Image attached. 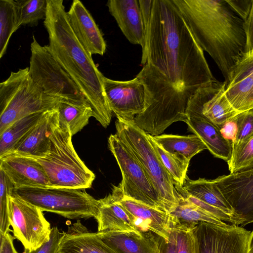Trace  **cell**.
<instances>
[{"mask_svg":"<svg viewBox=\"0 0 253 253\" xmlns=\"http://www.w3.org/2000/svg\"><path fill=\"white\" fill-rule=\"evenodd\" d=\"M142 50L143 66L136 77L145 87V109L134 121L159 135L174 122L185 123L191 97L217 80L173 0H153Z\"/></svg>","mask_w":253,"mask_h":253,"instance_id":"cell-1","label":"cell"},{"mask_svg":"<svg viewBox=\"0 0 253 253\" xmlns=\"http://www.w3.org/2000/svg\"><path fill=\"white\" fill-rule=\"evenodd\" d=\"M193 37L225 81L245 53L244 21L227 0H173Z\"/></svg>","mask_w":253,"mask_h":253,"instance_id":"cell-2","label":"cell"},{"mask_svg":"<svg viewBox=\"0 0 253 253\" xmlns=\"http://www.w3.org/2000/svg\"><path fill=\"white\" fill-rule=\"evenodd\" d=\"M43 21L48 34L47 47L76 83L90 105L94 117L105 128L112 112L105 94L103 79L91 55L77 38L69 23L63 0H47Z\"/></svg>","mask_w":253,"mask_h":253,"instance_id":"cell-3","label":"cell"},{"mask_svg":"<svg viewBox=\"0 0 253 253\" xmlns=\"http://www.w3.org/2000/svg\"><path fill=\"white\" fill-rule=\"evenodd\" d=\"M72 137L69 127L58 121L51 134L48 154L34 159L44 169L50 187L84 190L91 186L95 178L76 153Z\"/></svg>","mask_w":253,"mask_h":253,"instance_id":"cell-4","label":"cell"},{"mask_svg":"<svg viewBox=\"0 0 253 253\" xmlns=\"http://www.w3.org/2000/svg\"><path fill=\"white\" fill-rule=\"evenodd\" d=\"M58 98L46 94L31 78L29 67L11 72L0 84V134L16 121L57 110Z\"/></svg>","mask_w":253,"mask_h":253,"instance_id":"cell-5","label":"cell"},{"mask_svg":"<svg viewBox=\"0 0 253 253\" xmlns=\"http://www.w3.org/2000/svg\"><path fill=\"white\" fill-rule=\"evenodd\" d=\"M116 134L130 149L144 168L159 194L167 211L170 213L178 205L179 194L173 179L153 146L149 134L133 120L118 119Z\"/></svg>","mask_w":253,"mask_h":253,"instance_id":"cell-6","label":"cell"},{"mask_svg":"<svg viewBox=\"0 0 253 253\" xmlns=\"http://www.w3.org/2000/svg\"><path fill=\"white\" fill-rule=\"evenodd\" d=\"M12 194L38 207L70 219H88L97 213L98 200L82 189L55 187H20Z\"/></svg>","mask_w":253,"mask_h":253,"instance_id":"cell-7","label":"cell"},{"mask_svg":"<svg viewBox=\"0 0 253 253\" xmlns=\"http://www.w3.org/2000/svg\"><path fill=\"white\" fill-rule=\"evenodd\" d=\"M108 145L122 174L118 186L123 194L167 212L148 174L130 149L116 134L110 135Z\"/></svg>","mask_w":253,"mask_h":253,"instance_id":"cell-8","label":"cell"},{"mask_svg":"<svg viewBox=\"0 0 253 253\" xmlns=\"http://www.w3.org/2000/svg\"><path fill=\"white\" fill-rule=\"evenodd\" d=\"M30 76L44 92L58 98L87 101L76 83L50 52L33 36Z\"/></svg>","mask_w":253,"mask_h":253,"instance_id":"cell-9","label":"cell"},{"mask_svg":"<svg viewBox=\"0 0 253 253\" xmlns=\"http://www.w3.org/2000/svg\"><path fill=\"white\" fill-rule=\"evenodd\" d=\"M41 209L13 194L10 196L9 219L15 238L24 250H36L50 239V224Z\"/></svg>","mask_w":253,"mask_h":253,"instance_id":"cell-10","label":"cell"},{"mask_svg":"<svg viewBox=\"0 0 253 253\" xmlns=\"http://www.w3.org/2000/svg\"><path fill=\"white\" fill-rule=\"evenodd\" d=\"M193 231L198 253H248L251 231L241 226L203 222L197 224Z\"/></svg>","mask_w":253,"mask_h":253,"instance_id":"cell-11","label":"cell"},{"mask_svg":"<svg viewBox=\"0 0 253 253\" xmlns=\"http://www.w3.org/2000/svg\"><path fill=\"white\" fill-rule=\"evenodd\" d=\"M103 88L112 113L117 119L133 120L145 109L146 90L137 77L126 81H119L104 77Z\"/></svg>","mask_w":253,"mask_h":253,"instance_id":"cell-12","label":"cell"},{"mask_svg":"<svg viewBox=\"0 0 253 253\" xmlns=\"http://www.w3.org/2000/svg\"><path fill=\"white\" fill-rule=\"evenodd\" d=\"M233 209L241 226L253 222V169L212 179Z\"/></svg>","mask_w":253,"mask_h":253,"instance_id":"cell-13","label":"cell"},{"mask_svg":"<svg viewBox=\"0 0 253 253\" xmlns=\"http://www.w3.org/2000/svg\"><path fill=\"white\" fill-rule=\"evenodd\" d=\"M111 194L127 211L139 232H152L167 240L169 239L171 229L175 225L174 218L170 213L125 196L118 186H113Z\"/></svg>","mask_w":253,"mask_h":253,"instance_id":"cell-14","label":"cell"},{"mask_svg":"<svg viewBox=\"0 0 253 253\" xmlns=\"http://www.w3.org/2000/svg\"><path fill=\"white\" fill-rule=\"evenodd\" d=\"M225 83L216 81L200 87L188 103L220 128L239 113L231 105L225 94Z\"/></svg>","mask_w":253,"mask_h":253,"instance_id":"cell-15","label":"cell"},{"mask_svg":"<svg viewBox=\"0 0 253 253\" xmlns=\"http://www.w3.org/2000/svg\"><path fill=\"white\" fill-rule=\"evenodd\" d=\"M0 169L10 180L14 188L49 187L44 169L36 160L18 155L6 154L0 158Z\"/></svg>","mask_w":253,"mask_h":253,"instance_id":"cell-16","label":"cell"},{"mask_svg":"<svg viewBox=\"0 0 253 253\" xmlns=\"http://www.w3.org/2000/svg\"><path fill=\"white\" fill-rule=\"evenodd\" d=\"M70 25L81 43L91 55H103L106 43L94 19L84 4L74 0L67 12Z\"/></svg>","mask_w":253,"mask_h":253,"instance_id":"cell-17","label":"cell"},{"mask_svg":"<svg viewBox=\"0 0 253 253\" xmlns=\"http://www.w3.org/2000/svg\"><path fill=\"white\" fill-rule=\"evenodd\" d=\"M186 116L188 130L199 137L215 157L227 162L232 154V143L222 136L219 128L190 103Z\"/></svg>","mask_w":253,"mask_h":253,"instance_id":"cell-18","label":"cell"},{"mask_svg":"<svg viewBox=\"0 0 253 253\" xmlns=\"http://www.w3.org/2000/svg\"><path fill=\"white\" fill-rule=\"evenodd\" d=\"M58 123L57 110L45 112L38 123L6 154L33 159L45 157L50 148L51 132Z\"/></svg>","mask_w":253,"mask_h":253,"instance_id":"cell-19","label":"cell"},{"mask_svg":"<svg viewBox=\"0 0 253 253\" xmlns=\"http://www.w3.org/2000/svg\"><path fill=\"white\" fill-rule=\"evenodd\" d=\"M106 5L120 29L131 43L144 48L146 28L137 0H109Z\"/></svg>","mask_w":253,"mask_h":253,"instance_id":"cell-20","label":"cell"},{"mask_svg":"<svg viewBox=\"0 0 253 253\" xmlns=\"http://www.w3.org/2000/svg\"><path fill=\"white\" fill-rule=\"evenodd\" d=\"M100 239L116 253H159V236L152 232H97Z\"/></svg>","mask_w":253,"mask_h":253,"instance_id":"cell-21","label":"cell"},{"mask_svg":"<svg viewBox=\"0 0 253 253\" xmlns=\"http://www.w3.org/2000/svg\"><path fill=\"white\" fill-rule=\"evenodd\" d=\"M58 253H116L78 220L63 232Z\"/></svg>","mask_w":253,"mask_h":253,"instance_id":"cell-22","label":"cell"},{"mask_svg":"<svg viewBox=\"0 0 253 253\" xmlns=\"http://www.w3.org/2000/svg\"><path fill=\"white\" fill-rule=\"evenodd\" d=\"M98 210L94 217L98 224L97 232L134 231L139 232L127 211L109 194L98 200Z\"/></svg>","mask_w":253,"mask_h":253,"instance_id":"cell-23","label":"cell"},{"mask_svg":"<svg viewBox=\"0 0 253 253\" xmlns=\"http://www.w3.org/2000/svg\"><path fill=\"white\" fill-rule=\"evenodd\" d=\"M182 188L188 194L231 215L239 225L233 209L212 179L199 178L191 180L187 176Z\"/></svg>","mask_w":253,"mask_h":253,"instance_id":"cell-24","label":"cell"},{"mask_svg":"<svg viewBox=\"0 0 253 253\" xmlns=\"http://www.w3.org/2000/svg\"><path fill=\"white\" fill-rule=\"evenodd\" d=\"M57 110L59 122L69 127L72 136L87 125L93 116L87 101L58 98Z\"/></svg>","mask_w":253,"mask_h":253,"instance_id":"cell-25","label":"cell"},{"mask_svg":"<svg viewBox=\"0 0 253 253\" xmlns=\"http://www.w3.org/2000/svg\"><path fill=\"white\" fill-rule=\"evenodd\" d=\"M152 137L166 151L179 154L190 161L195 155L207 149L204 142L195 134H162Z\"/></svg>","mask_w":253,"mask_h":253,"instance_id":"cell-26","label":"cell"},{"mask_svg":"<svg viewBox=\"0 0 253 253\" xmlns=\"http://www.w3.org/2000/svg\"><path fill=\"white\" fill-rule=\"evenodd\" d=\"M170 213L174 218V225L191 229L203 222L222 226L228 225L198 207L180 194L178 205Z\"/></svg>","mask_w":253,"mask_h":253,"instance_id":"cell-27","label":"cell"},{"mask_svg":"<svg viewBox=\"0 0 253 253\" xmlns=\"http://www.w3.org/2000/svg\"><path fill=\"white\" fill-rule=\"evenodd\" d=\"M45 112L33 114L19 119L0 134V158L14 148L38 123Z\"/></svg>","mask_w":253,"mask_h":253,"instance_id":"cell-28","label":"cell"},{"mask_svg":"<svg viewBox=\"0 0 253 253\" xmlns=\"http://www.w3.org/2000/svg\"><path fill=\"white\" fill-rule=\"evenodd\" d=\"M225 94L239 113L253 111V73L225 88Z\"/></svg>","mask_w":253,"mask_h":253,"instance_id":"cell-29","label":"cell"},{"mask_svg":"<svg viewBox=\"0 0 253 253\" xmlns=\"http://www.w3.org/2000/svg\"><path fill=\"white\" fill-rule=\"evenodd\" d=\"M20 28L15 0H0V58L5 53L12 35Z\"/></svg>","mask_w":253,"mask_h":253,"instance_id":"cell-30","label":"cell"},{"mask_svg":"<svg viewBox=\"0 0 253 253\" xmlns=\"http://www.w3.org/2000/svg\"><path fill=\"white\" fill-rule=\"evenodd\" d=\"M151 142L162 163L172 176L174 185L182 187L186 178L190 160L178 154L168 152L162 148L149 134Z\"/></svg>","mask_w":253,"mask_h":253,"instance_id":"cell-31","label":"cell"},{"mask_svg":"<svg viewBox=\"0 0 253 253\" xmlns=\"http://www.w3.org/2000/svg\"><path fill=\"white\" fill-rule=\"evenodd\" d=\"M19 26H36L45 18L47 0H15Z\"/></svg>","mask_w":253,"mask_h":253,"instance_id":"cell-32","label":"cell"},{"mask_svg":"<svg viewBox=\"0 0 253 253\" xmlns=\"http://www.w3.org/2000/svg\"><path fill=\"white\" fill-rule=\"evenodd\" d=\"M227 164L230 173L253 169V136L232 146Z\"/></svg>","mask_w":253,"mask_h":253,"instance_id":"cell-33","label":"cell"},{"mask_svg":"<svg viewBox=\"0 0 253 253\" xmlns=\"http://www.w3.org/2000/svg\"><path fill=\"white\" fill-rule=\"evenodd\" d=\"M14 185L5 174L0 169V237L10 231L9 219V201Z\"/></svg>","mask_w":253,"mask_h":253,"instance_id":"cell-34","label":"cell"},{"mask_svg":"<svg viewBox=\"0 0 253 253\" xmlns=\"http://www.w3.org/2000/svg\"><path fill=\"white\" fill-rule=\"evenodd\" d=\"M253 73V50L246 52L237 63L227 80L225 81V88L246 76Z\"/></svg>","mask_w":253,"mask_h":253,"instance_id":"cell-35","label":"cell"},{"mask_svg":"<svg viewBox=\"0 0 253 253\" xmlns=\"http://www.w3.org/2000/svg\"><path fill=\"white\" fill-rule=\"evenodd\" d=\"M178 193L202 210L222 221H227L233 224L239 225L238 221L231 215L213 206L208 204L185 192L182 187L175 185Z\"/></svg>","mask_w":253,"mask_h":253,"instance_id":"cell-36","label":"cell"},{"mask_svg":"<svg viewBox=\"0 0 253 253\" xmlns=\"http://www.w3.org/2000/svg\"><path fill=\"white\" fill-rule=\"evenodd\" d=\"M238 130L232 146L237 145L253 136V111L239 113L237 115Z\"/></svg>","mask_w":253,"mask_h":253,"instance_id":"cell-37","label":"cell"},{"mask_svg":"<svg viewBox=\"0 0 253 253\" xmlns=\"http://www.w3.org/2000/svg\"><path fill=\"white\" fill-rule=\"evenodd\" d=\"M61 233L57 226L51 228L50 239L36 250H24L23 253H58L59 244L62 238Z\"/></svg>","mask_w":253,"mask_h":253,"instance_id":"cell-38","label":"cell"},{"mask_svg":"<svg viewBox=\"0 0 253 253\" xmlns=\"http://www.w3.org/2000/svg\"><path fill=\"white\" fill-rule=\"evenodd\" d=\"M244 21L246 35V53L253 50V0L249 14Z\"/></svg>","mask_w":253,"mask_h":253,"instance_id":"cell-39","label":"cell"},{"mask_svg":"<svg viewBox=\"0 0 253 253\" xmlns=\"http://www.w3.org/2000/svg\"><path fill=\"white\" fill-rule=\"evenodd\" d=\"M219 130L222 136L232 144L235 140L238 130L237 116L227 122Z\"/></svg>","mask_w":253,"mask_h":253,"instance_id":"cell-40","label":"cell"},{"mask_svg":"<svg viewBox=\"0 0 253 253\" xmlns=\"http://www.w3.org/2000/svg\"><path fill=\"white\" fill-rule=\"evenodd\" d=\"M227 1L243 20L247 18L250 12L253 0H228Z\"/></svg>","mask_w":253,"mask_h":253,"instance_id":"cell-41","label":"cell"},{"mask_svg":"<svg viewBox=\"0 0 253 253\" xmlns=\"http://www.w3.org/2000/svg\"><path fill=\"white\" fill-rule=\"evenodd\" d=\"M159 253H176V246L173 232L171 229L168 239L159 236Z\"/></svg>","mask_w":253,"mask_h":253,"instance_id":"cell-42","label":"cell"},{"mask_svg":"<svg viewBox=\"0 0 253 253\" xmlns=\"http://www.w3.org/2000/svg\"><path fill=\"white\" fill-rule=\"evenodd\" d=\"M138 1L140 11L146 30L152 13L153 0H139Z\"/></svg>","mask_w":253,"mask_h":253,"instance_id":"cell-43","label":"cell"},{"mask_svg":"<svg viewBox=\"0 0 253 253\" xmlns=\"http://www.w3.org/2000/svg\"><path fill=\"white\" fill-rule=\"evenodd\" d=\"M14 238L9 232L0 237V253H18L13 245Z\"/></svg>","mask_w":253,"mask_h":253,"instance_id":"cell-44","label":"cell"},{"mask_svg":"<svg viewBox=\"0 0 253 253\" xmlns=\"http://www.w3.org/2000/svg\"><path fill=\"white\" fill-rule=\"evenodd\" d=\"M248 253H253V230L251 232L249 238Z\"/></svg>","mask_w":253,"mask_h":253,"instance_id":"cell-45","label":"cell"}]
</instances>
